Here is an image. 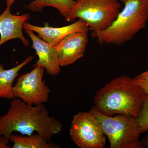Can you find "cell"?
<instances>
[{
	"label": "cell",
	"mask_w": 148,
	"mask_h": 148,
	"mask_svg": "<svg viewBox=\"0 0 148 148\" xmlns=\"http://www.w3.org/2000/svg\"><path fill=\"white\" fill-rule=\"evenodd\" d=\"M23 28L36 32L39 38L54 47L68 35L78 32L88 33L89 31L87 24L80 19L68 26L58 28L49 27L47 24L44 27H38L27 22L24 23Z\"/></svg>",
	"instance_id": "cell-9"
},
{
	"label": "cell",
	"mask_w": 148,
	"mask_h": 148,
	"mask_svg": "<svg viewBox=\"0 0 148 148\" xmlns=\"http://www.w3.org/2000/svg\"><path fill=\"white\" fill-rule=\"evenodd\" d=\"M90 111L101 125L103 133L110 141L111 148H143L140 141L142 134L136 118L119 114L112 116L106 115L98 111L95 106Z\"/></svg>",
	"instance_id": "cell-4"
},
{
	"label": "cell",
	"mask_w": 148,
	"mask_h": 148,
	"mask_svg": "<svg viewBox=\"0 0 148 148\" xmlns=\"http://www.w3.org/2000/svg\"><path fill=\"white\" fill-rule=\"evenodd\" d=\"M143 142L145 147L148 148V135L143 138Z\"/></svg>",
	"instance_id": "cell-20"
},
{
	"label": "cell",
	"mask_w": 148,
	"mask_h": 148,
	"mask_svg": "<svg viewBox=\"0 0 148 148\" xmlns=\"http://www.w3.org/2000/svg\"><path fill=\"white\" fill-rule=\"evenodd\" d=\"M75 3V0H34L26 7L33 12H42L43 9L47 7L54 8L65 18Z\"/></svg>",
	"instance_id": "cell-14"
},
{
	"label": "cell",
	"mask_w": 148,
	"mask_h": 148,
	"mask_svg": "<svg viewBox=\"0 0 148 148\" xmlns=\"http://www.w3.org/2000/svg\"><path fill=\"white\" fill-rule=\"evenodd\" d=\"M133 82L142 89L146 94L148 93V80L143 79L138 76L132 78Z\"/></svg>",
	"instance_id": "cell-16"
},
{
	"label": "cell",
	"mask_w": 148,
	"mask_h": 148,
	"mask_svg": "<svg viewBox=\"0 0 148 148\" xmlns=\"http://www.w3.org/2000/svg\"><path fill=\"white\" fill-rule=\"evenodd\" d=\"M30 17L29 14L18 15L12 14L10 8H6L0 15V46L14 39L21 40L25 46H29V41L23 35L22 29L24 23Z\"/></svg>",
	"instance_id": "cell-10"
},
{
	"label": "cell",
	"mask_w": 148,
	"mask_h": 148,
	"mask_svg": "<svg viewBox=\"0 0 148 148\" xmlns=\"http://www.w3.org/2000/svg\"><path fill=\"white\" fill-rule=\"evenodd\" d=\"M138 76L143 79L148 80V71L142 73Z\"/></svg>",
	"instance_id": "cell-18"
},
{
	"label": "cell",
	"mask_w": 148,
	"mask_h": 148,
	"mask_svg": "<svg viewBox=\"0 0 148 148\" xmlns=\"http://www.w3.org/2000/svg\"><path fill=\"white\" fill-rule=\"evenodd\" d=\"M88 41L87 33L78 32L68 35L55 47L61 66L73 64L84 55Z\"/></svg>",
	"instance_id": "cell-8"
},
{
	"label": "cell",
	"mask_w": 148,
	"mask_h": 148,
	"mask_svg": "<svg viewBox=\"0 0 148 148\" xmlns=\"http://www.w3.org/2000/svg\"><path fill=\"white\" fill-rule=\"evenodd\" d=\"M17 0H6V4L7 8H11L12 6L13 5V4Z\"/></svg>",
	"instance_id": "cell-19"
},
{
	"label": "cell",
	"mask_w": 148,
	"mask_h": 148,
	"mask_svg": "<svg viewBox=\"0 0 148 148\" xmlns=\"http://www.w3.org/2000/svg\"><path fill=\"white\" fill-rule=\"evenodd\" d=\"M124 8L106 30L92 32L101 45H122L145 29L148 21V0H121Z\"/></svg>",
	"instance_id": "cell-3"
},
{
	"label": "cell",
	"mask_w": 148,
	"mask_h": 148,
	"mask_svg": "<svg viewBox=\"0 0 148 148\" xmlns=\"http://www.w3.org/2000/svg\"><path fill=\"white\" fill-rule=\"evenodd\" d=\"M70 135L73 143L82 148H103L106 138L98 120L93 113L79 112L74 116Z\"/></svg>",
	"instance_id": "cell-6"
},
{
	"label": "cell",
	"mask_w": 148,
	"mask_h": 148,
	"mask_svg": "<svg viewBox=\"0 0 148 148\" xmlns=\"http://www.w3.org/2000/svg\"><path fill=\"white\" fill-rule=\"evenodd\" d=\"M32 41V47L36 51L38 59L34 66L43 67L47 73L52 76L58 75L61 71L55 47L39 38L31 30L25 29Z\"/></svg>",
	"instance_id": "cell-11"
},
{
	"label": "cell",
	"mask_w": 148,
	"mask_h": 148,
	"mask_svg": "<svg viewBox=\"0 0 148 148\" xmlns=\"http://www.w3.org/2000/svg\"><path fill=\"white\" fill-rule=\"evenodd\" d=\"M146 94L133 82L132 78L122 75L114 78L96 93L95 107L106 115H126L136 118Z\"/></svg>",
	"instance_id": "cell-2"
},
{
	"label": "cell",
	"mask_w": 148,
	"mask_h": 148,
	"mask_svg": "<svg viewBox=\"0 0 148 148\" xmlns=\"http://www.w3.org/2000/svg\"><path fill=\"white\" fill-rule=\"evenodd\" d=\"M75 5L66 18V22L76 18L84 21L92 32L106 30L120 12L118 0H75Z\"/></svg>",
	"instance_id": "cell-5"
},
{
	"label": "cell",
	"mask_w": 148,
	"mask_h": 148,
	"mask_svg": "<svg viewBox=\"0 0 148 148\" xmlns=\"http://www.w3.org/2000/svg\"><path fill=\"white\" fill-rule=\"evenodd\" d=\"M137 124L141 133L148 130V93L146 94L144 103L136 118Z\"/></svg>",
	"instance_id": "cell-15"
},
{
	"label": "cell",
	"mask_w": 148,
	"mask_h": 148,
	"mask_svg": "<svg viewBox=\"0 0 148 148\" xmlns=\"http://www.w3.org/2000/svg\"><path fill=\"white\" fill-rule=\"evenodd\" d=\"M29 73L21 75L16 79L13 86L14 98H17L32 106H39L47 103L50 88L43 80L45 69L40 66Z\"/></svg>",
	"instance_id": "cell-7"
},
{
	"label": "cell",
	"mask_w": 148,
	"mask_h": 148,
	"mask_svg": "<svg viewBox=\"0 0 148 148\" xmlns=\"http://www.w3.org/2000/svg\"><path fill=\"white\" fill-rule=\"evenodd\" d=\"M10 140L2 136H0V148H10L9 145Z\"/></svg>",
	"instance_id": "cell-17"
},
{
	"label": "cell",
	"mask_w": 148,
	"mask_h": 148,
	"mask_svg": "<svg viewBox=\"0 0 148 148\" xmlns=\"http://www.w3.org/2000/svg\"><path fill=\"white\" fill-rule=\"evenodd\" d=\"M62 127L61 122L51 116L43 105H29L17 98L12 100L6 113L0 116V136L8 139L14 132L28 135L36 132L50 141Z\"/></svg>",
	"instance_id": "cell-1"
},
{
	"label": "cell",
	"mask_w": 148,
	"mask_h": 148,
	"mask_svg": "<svg viewBox=\"0 0 148 148\" xmlns=\"http://www.w3.org/2000/svg\"><path fill=\"white\" fill-rule=\"evenodd\" d=\"M34 58L32 56H28L23 62L12 69L5 70L0 64V98L12 100L14 97L13 83L18 76V72L24 66L32 62Z\"/></svg>",
	"instance_id": "cell-12"
},
{
	"label": "cell",
	"mask_w": 148,
	"mask_h": 148,
	"mask_svg": "<svg viewBox=\"0 0 148 148\" xmlns=\"http://www.w3.org/2000/svg\"><path fill=\"white\" fill-rule=\"evenodd\" d=\"M13 143V148H58L59 146L39 134L20 135L12 134L9 138Z\"/></svg>",
	"instance_id": "cell-13"
}]
</instances>
